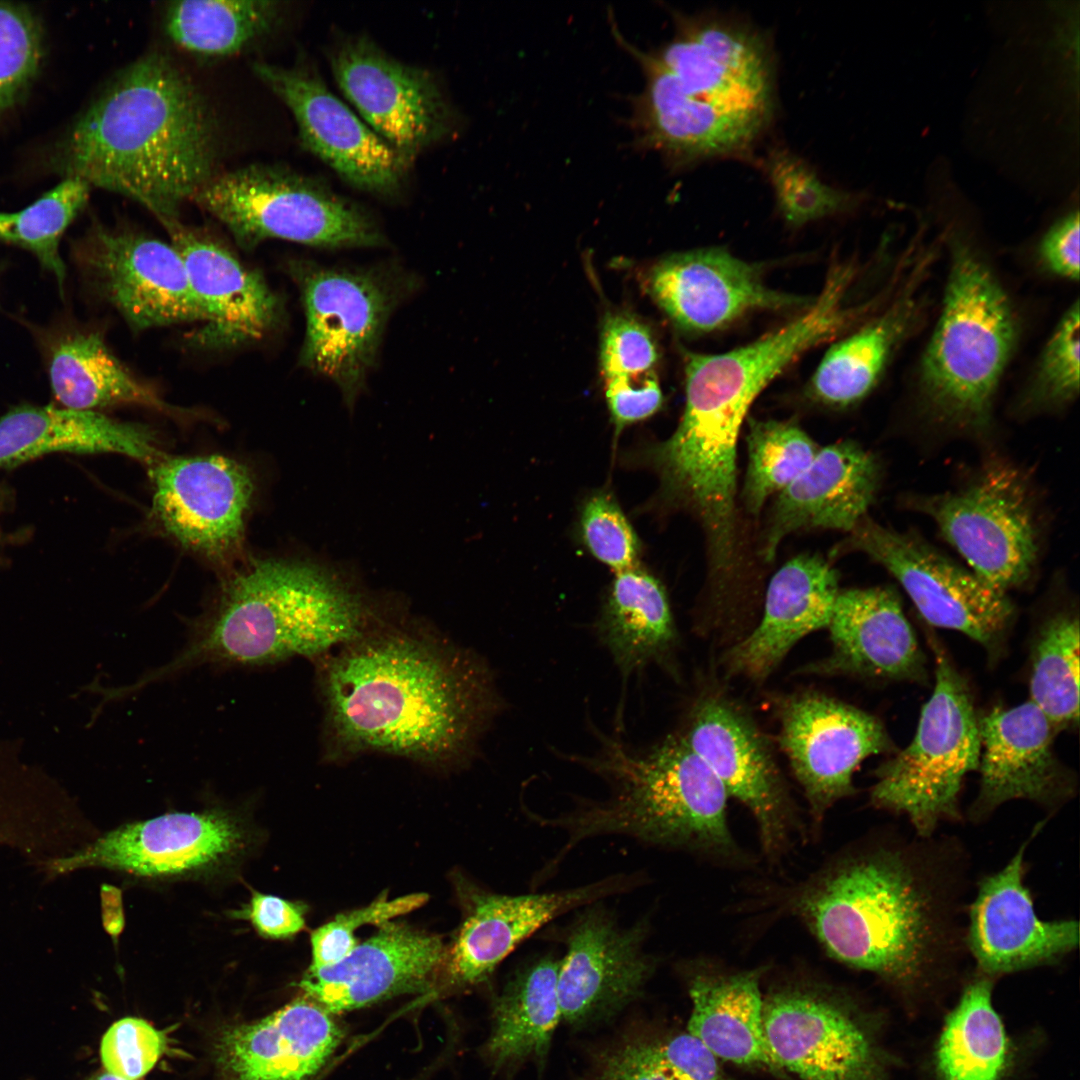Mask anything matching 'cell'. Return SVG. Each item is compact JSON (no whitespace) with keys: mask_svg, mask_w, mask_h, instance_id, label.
I'll return each instance as SVG.
<instances>
[{"mask_svg":"<svg viewBox=\"0 0 1080 1080\" xmlns=\"http://www.w3.org/2000/svg\"><path fill=\"white\" fill-rule=\"evenodd\" d=\"M581 526L584 541L598 560L615 572L637 567V537L610 496L598 494L585 504Z\"/></svg>","mask_w":1080,"mask_h":1080,"instance_id":"49","label":"cell"},{"mask_svg":"<svg viewBox=\"0 0 1080 1080\" xmlns=\"http://www.w3.org/2000/svg\"><path fill=\"white\" fill-rule=\"evenodd\" d=\"M239 245L282 239L322 248L373 247L385 238L367 211L318 178L254 164L215 174L191 197Z\"/></svg>","mask_w":1080,"mask_h":1080,"instance_id":"9","label":"cell"},{"mask_svg":"<svg viewBox=\"0 0 1080 1080\" xmlns=\"http://www.w3.org/2000/svg\"><path fill=\"white\" fill-rule=\"evenodd\" d=\"M658 352L654 339L638 320L623 314L608 315L600 337L603 379H642L655 375Z\"/></svg>","mask_w":1080,"mask_h":1080,"instance_id":"48","label":"cell"},{"mask_svg":"<svg viewBox=\"0 0 1080 1080\" xmlns=\"http://www.w3.org/2000/svg\"><path fill=\"white\" fill-rule=\"evenodd\" d=\"M1043 823L1002 869L979 881L967 908L966 950L976 972L993 979L1056 964L1079 946L1078 921L1040 919L1024 883L1025 852Z\"/></svg>","mask_w":1080,"mask_h":1080,"instance_id":"20","label":"cell"},{"mask_svg":"<svg viewBox=\"0 0 1080 1080\" xmlns=\"http://www.w3.org/2000/svg\"><path fill=\"white\" fill-rule=\"evenodd\" d=\"M235 913L238 918L248 919L260 935L268 938H288L305 927L303 905L259 892Z\"/></svg>","mask_w":1080,"mask_h":1080,"instance_id":"53","label":"cell"},{"mask_svg":"<svg viewBox=\"0 0 1080 1080\" xmlns=\"http://www.w3.org/2000/svg\"><path fill=\"white\" fill-rule=\"evenodd\" d=\"M52 453H117L149 465L162 456L150 430L98 411L23 404L0 417V468Z\"/></svg>","mask_w":1080,"mask_h":1080,"instance_id":"33","label":"cell"},{"mask_svg":"<svg viewBox=\"0 0 1080 1080\" xmlns=\"http://www.w3.org/2000/svg\"><path fill=\"white\" fill-rule=\"evenodd\" d=\"M591 1080H669L646 1056L639 1041L604 1055Z\"/></svg>","mask_w":1080,"mask_h":1080,"instance_id":"55","label":"cell"},{"mask_svg":"<svg viewBox=\"0 0 1080 1080\" xmlns=\"http://www.w3.org/2000/svg\"><path fill=\"white\" fill-rule=\"evenodd\" d=\"M559 961L547 955L515 972L493 1007L486 1050L495 1066L542 1059L561 1020L557 994Z\"/></svg>","mask_w":1080,"mask_h":1080,"instance_id":"38","label":"cell"},{"mask_svg":"<svg viewBox=\"0 0 1080 1080\" xmlns=\"http://www.w3.org/2000/svg\"><path fill=\"white\" fill-rule=\"evenodd\" d=\"M746 440L748 467L742 497L748 512L756 515L769 497L803 472L819 448L792 421L750 419Z\"/></svg>","mask_w":1080,"mask_h":1080,"instance_id":"43","label":"cell"},{"mask_svg":"<svg viewBox=\"0 0 1080 1080\" xmlns=\"http://www.w3.org/2000/svg\"><path fill=\"white\" fill-rule=\"evenodd\" d=\"M884 566L930 624L964 633L995 654L1014 618V606L968 571L911 534L866 516L844 544Z\"/></svg>","mask_w":1080,"mask_h":1080,"instance_id":"14","label":"cell"},{"mask_svg":"<svg viewBox=\"0 0 1080 1080\" xmlns=\"http://www.w3.org/2000/svg\"><path fill=\"white\" fill-rule=\"evenodd\" d=\"M216 122L192 81L153 52L130 64L74 123L60 151L65 177L124 195L161 223L216 172Z\"/></svg>","mask_w":1080,"mask_h":1080,"instance_id":"4","label":"cell"},{"mask_svg":"<svg viewBox=\"0 0 1080 1080\" xmlns=\"http://www.w3.org/2000/svg\"><path fill=\"white\" fill-rule=\"evenodd\" d=\"M90 1080H130V1079H126V1078L117 1076L115 1074L105 1072V1073H101V1074L93 1077Z\"/></svg>","mask_w":1080,"mask_h":1080,"instance_id":"56","label":"cell"},{"mask_svg":"<svg viewBox=\"0 0 1080 1080\" xmlns=\"http://www.w3.org/2000/svg\"><path fill=\"white\" fill-rule=\"evenodd\" d=\"M870 1016L839 992L795 984L763 998L762 1028L776 1064L801 1080H891Z\"/></svg>","mask_w":1080,"mask_h":1080,"instance_id":"12","label":"cell"},{"mask_svg":"<svg viewBox=\"0 0 1080 1080\" xmlns=\"http://www.w3.org/2000/svg\"><path fill=\"white\" fill-rule=\"evenodd\" d=\"M1016 337L1015 314L995 274L974 250L956 245L920 368V390L930 411L958 427L988 426Z\"/></svg>","mask_w":1080,"mask_h":1080,"instance_id":"7","label":"cell"},{"mask_svg":"<svg viewBox=\"0 0 1080 1080\" xmlns=\"http://www.w3.org/2000/svg\"><path fill=\"white\" fill-rule=\"evenodd\" d=\"M608 408L618 431L642 421L662 406L663 395L657 375L644 379H603Z\"/></svg>","mask_w":1080,"mask_h":1080,"instance_id":"52","label":"cell"},{"mask_svg":"<svg viewBox=\"0 0 1080 1080\" xmlns=\"http://www.w3.org/2000/svg\"><path fill=\"white\" fill-rule=\"evenodd\" d=\"M763 972L760 967L694 975L689 984L688 1033L717 1058L780 1075L783 1071L769 1052L762 1028Z\"/></svg>","mask_w":1080,"mask_h":1080,"instance_id":"34","label":"cell"},{"mask_svg":"<svg viewBox=\"0 0 1080 1080\" xmlns=\"http://www.w3.org/2000/svg\"><path fill=\"white\" fill-rule=\"evenodd\" d=\"M972 572L994 590L1025 583L1037 561L1038 536L1032 495L1013 464L992 459L963 489L912 497Z\"/></svg>","mask_w":1080,"mask_h":1080,"instance_id":"11","label":"cell"},{"mask_svg":"<svg viewBox=\"0 0 1080 1080\" xmlns=\"http://www.w3.org/2000/svg\"><path fill=\"white\" fill-rule=\"evenodd\" d=\"M330 66L361 119L409 161L450 132L453 114L431 71L394 58L367 37L342 42Z\"/></svg>","mask_w":1080,"mask_h":1080,"instance_id":"15","label":"cell"},{"mask_svg":"<svg viewBox=\"0 0 1080 1080\" xmlns=\"http://www.w3.org/2000/svg\"><path fill=\"white\" fill-rule=\"evenodd\" d=\"M994 979L976 972L947 1014L932 1053L935 1080H1009L1016 1048L993 1004Z\"/></svg>","mask_w":1080,"mask_h":1080,"instance_id":"35","label":"cell"},{"mask_svg":"<svg viewBox=\"0 0 1080 1080\" xmlns=\"http://www.w3.org/2000/svg\"><path fill=\"white\" fill-rule=\"evenodd\" d=\"M850 265L829 273L819 296L800 316L758 340L720 354L685 355V407L677 426L694 450L724 456L737 448L741 425L762 390L806 350L847 328Z\"/></svg>","mask_w":1080,"mask_h":1080,"instance_id":"8","label":"cell"},{"mask_svg":"<svg viewBox=\"0 0 1080 1080\" xmlns=\"http://www.w3.org/2000/svg\"><path fill=\"white\" fill-rule=\"evenodd\" d=\"M880 480L876 458L853 441L819 448L803 472L777 494L762 537L771 561L789 534L809 529L850 532L872 503Z\"/></svg>","mask_w":1080,"mask_h":1080,"instance_id":"29","label":"cell"},{"mask_svg":"<svg viewBox=\"0 0 1080 1080\" xmlns=\"http://www.w3.org/2000/svg\"><path fill=\"white\" fill-rule=\"evenodd\" d=\"M936 683L922 707L912 742L875 771L871 803L906 816L914 834L928 838L940 823L961 818L965 776L979 767V720L965 680L932 641Z\"/></svg>","mask_w":1080,"mask_h":1080,"instance_id":"10","label":"cell"},{"mask_svg":"<svg viewBox=\"0 0 1080 1080\" xmlns=\"http://www.w3.org/2000/svg\"><path fill=\"white\" fill-rule=\"evenodd\" d=\"M642 922L619 925L598 902L585 907L565 935L557 994L561 1019L582 1026L610 1016L641 992L654 969Z\"/></svg>","mask_w":1080,"mask_h":1080,"instance_id":"24","label":"cell"},{"mask_svg":"<svg viewBox=\"0 0 1080 1080\" xmlns=\"http://www.w3.org/2000/svg\"><path fill=\"white\" fill-rule=\"evenodd\" d=\"M918 306L910 291L877 318L832 345L811 378L809 391L813 398L838 408L864 398L912 328Z\"/></svg>","mask_w":1080,"mask_h":1080,"instance_id":"39","label":"cell"},{"mask_svg":"<svg viewBox=\"0 0 1080 1080\" xmlns=\"http://www.w3.org/2000/svg\"><path fill=\"white\" fill-rule=\"evenodd\" d=\"M47 367L52 393L64 408L98 411L134 404L161 412L175 411L139 382L96 332L58 336L48 348Z\"/></svg>","mask_w":1080,"mask_h":1080,"instance_id":"36","label":"cell"},{"mask_svg":"<svg viewBox=\"0 0 1080 1080\" xmlns=\"http://www.w3.org/2000/svg\"><path fill=\"white\" fill-rule=\"evenodd\" d=\"M979 730L981 777L971 820L981 822L1011 800L1055 809L1073 796L1074 776L1053 751L1056 730L1031 700L994 708L979 720Z\"/></svg>","mask_w":1080,"mask_h":1080,"instance_id":"26","label":"cell"},{"mask_svg":"<svg viewBox=\"0 0 1080 1080\" xmlns=\"http://www.w3.org/2000/svg\"><path fill=\"white\" fill-rule=\"evenodd\" d=\"M764 169L778 210L793 227L841 213L856 201L853 194L824 181L806 160L787 149L772 150Z\"/></svg>","mask_w":1080,"mask_h":1080,"instance_id":"44","label":"cell"},{"mask_svg":"<svg viewBox=\"0 0 1080 1080\" xmlns=\"http://www.w3.org/2000/svg\"><path fill=\"white\" fill-rule=\"evenodd\" d=\"M281 10L279 1H174L165 10V31L186 51L202 56H227L270 32Z\"/></svg>","mask_w":1080,"mask_h":1080,"instance_id":"40","label":"cell"},{"mask_svg":"<svg viewBox=\"0 0 1080 1080\" xmlns=\"http://www.w3.org/2000/svg\"><path fill=\"white\" fill-rule=\"evenodd\" d=\"M250 833L240 818L223 810L169 813L118 827L51 869L66 873L104 867L144 877L211 872L235 862Z\"/></svg>","mask_w":1080,"mask_h":1080,"instance_id":"19","label":"cell"},{"mask_svg":"<svg viewBox=\"0 0 1080 1080\" xmlns=\"http://www.w3.org/2000/svg\"><path fill=\"white\" fill-rule=\"evenodd\" d=\"M162 224L207 315L203 326L189 336L191 344L230 348L259 340L274 328L280 320V301L259 273L178 219Z\"/></svg>","mask_w":1080,"mask_h":1080,"instance_id":"28","label":"cell"},{"mask_svg":"<svg viewBox=\"0 0 1080 1080\" xmlns=\"http://www.w3.org/2000/svg\"><path fill=\"white\" fill-rule=\"evenodd\" d=\"M42 57L38 18L22 5L0 2V117L24 96Z\"/></svg>","mask_w":1080,"mask_h":1080,"instance_id":"45","label":"cell"},{"mask_svg":"<svg viewBox=\"0 0 1080 1080\" xmlns=\"http://www.w3.org/2000/svg\"><path fill=\"white\" fill-rule=\"evenodd\" d=\"M778 712L779 743L815 823L854 793L853 773L863 760L894 749L879 719L818 692L793 694Z\"/></svg>","mask_w":1080,"mask_h":1080,"instance_id":"18","label":"cell"},{"mask_svg":"<svg viewBox=\"0 0 1080 1080\" xmlns=\"http://www.w3.org/2000/svg\"><path fill=\"white\" fill-rule=\"evenodd\" d=\"M80 259L99 293L135 330L207 321L171 243L96 228L80 249Z\"/></svg>","mask_w":1080,"mask_h":1080,"instance_id":"21","label":"cell"},{"mask_svg":"<svg viewBox=\"0 0 1080 1080\" xmlns=\"http://www.w3.org/2000/svg\"><path fill=\"white\" fill-rule=\"evenodd\" d=\"M1079 213L1058 220L1040 244V258L1049 271L1072 281L1079 278Z\"/></svg>","mask_w":1080,"mask_h":1080,"instance_id":"54","label":"cell"},{"mask_svg":"<svg viewBox=\"0 0 1080 1080\" xmlns=\"http://www.w3.org/2000/svg\"><path fill=\"white\" fill-rule=\"evenodd\" d=\"M1031 701L1055 730L1079 721V620L1069 611L1041 626L1032 650Z\"/></svg>","mask_w":1080,"mask_h":1080,"instance_id":"41","label":"cell"},{"mask_svg":"<svg viewBox=\"0 0 1080 1080\" xmlns=\"http://www.w3.org/2000/svg\"><path fill=\"white\" fill-rule=\"evenodd\" d=\"M598 633L625 675L663 659L677 634L658 580L638 567L616 572Z\"/></svg>","mask_w":1080,"mask_h":1080,"instance_id":"37","label":"cell"},{"mask_svg":"<svg viewBox=\"0 0 1080 1080\" xmlns=\"http://www.w3.org/2000/svg\"><path fill=\"white\" fill-rule=\"evenodd\" d=\"M1079 303L1064 313L1049 338L1038 363L1029 401L1038 407L1071 402L1079 392Z\"/></svg>","mask_w":1080,"mask_h":1080,"instance_id":"46","label":"cell"},{"mask_svg":"<svg viewBox=\"0 0 1080 1080\" xmlns=\"http://www.w3.org/2000/svg\"><path fill=\"white\" fill-rule=\"evenodd\" d=\"M166 1049V1038L145 1020L123 1018L104 1034L100 1056L107 1072L136 1080L147 1074Z\"/></svg>","mask_w":1080,"mask_h":1080,"instance_id":"50","label":"cell"},{"mask_svg":"<svg viewBox=\"0 0 1080 1080\" xmlns=\"http://www.w3.org/2000/svg\"><path fill=\"white\" fill-rule=\"evenodd\" d=\"M640 882L632 875H614L572 889L507 895L464 887V918L446 948L442 975L454 987L487 981L498 965L522 942L555 918Z\"/></svg>","mask_w":1080,"mask_h":1080,"instance_id":"23","label":"cell"},{"mask_svg":"<svg viewBox=\"0 0 1080 1080\" xmlns=\"http://www.w3.org/2000/svg\"><path fill=\"white\" fill-rule=\"evenodd\" d=\"M839 592L837 572L824 558L790 559L770 580L759 624L724 654L726 672L764 681L799 640L828 627Z\"/></svg>","mask_w":1080,"mask_h":1080,"instance_id":"31","label":"cell"},{"mask_svg":"<svg viewBox=\"0 0 1080 1080\" xmlns=\"http://www.w3.org/2000/svg\"><path fill=\"white\" fill-rule=\"evenodd\" d=\"M588 762L610 784L611 795L545 820L568 834L557 860L580 841L603 835L712 856L735 855L726 815L729 796L681 735L669 736L644 752L607 741Z\"/></svg>","mask_w":1080,"mask_h":1080,"instance_id":"6","label":"cell"},{"mask_svg":"<svg viewBox=\"0 0 1080 1080\" xmlns=\"http://www.w3.org/2000/svg\"><path fill=\"white\" fill-rule=\"evenodd\" d=\"M329 1011L307 995L220 1038L218 1058L236 1080H305L341 1042Z\"/></svg>","mask_w":1080,"mask_h":1080,"instance_id":"32","label":"cell"},{"mask_svg":"<svg viewBox=\"0 0 1080 1080\" xmlns=\"http://www.w3.org/2000/svg\"><path fill=\"white\" fill-rule=\"evenodd\" d=\"M90 185L77 177H65L35 202L16 212L0 211V241L30 251L63 288L66 268L59 252L60 241L85 207Z\"/></svg>","mask_w":1080,"mask_h":1080,"instance_id":"42","label":"cell"},{"mask_svg":"<svg viewBox=\"0 0 1080 1080\" xmlns=\"http://www.w3.org/2000/svg\"><path fill=\"white\" fill-rule=\"evenodd\" d=\"M445 955L440 937L389 921L338 963L308 969L300 987L331 1014L342 1013L430 990L442 974Z\"/></svg>","mask_w":1080,"mask_h":1080,"instance_id":"27","label":"cell"},{"mask_svg":"<svg viewBox=\"0 0 1080 1080\" xmlns=\"http://www.w3.org/2000/svg\"><path fill=\"white\" fill-rule=\"evenodd\" d=\"M671 40L653 51L612 34L640 65L643 91L630 119L639 148L674 167L748 152L770 126L775 68L766 37L718 15L676 14Z\"/></svg>","mask_w":1080,"mask_h":1080,"instance_id":"3","label":"cell"},{"mask_svg":"<svg viewBox=\"0 0 1080 1080\" xmlns=\"http://www.w3.org/2000/svg\"><path fill=\"white\" fill-rule=\"evenodd\" d=\"M639 1044L669 1080H727L718 1058L688 1032L662 1041H639Z\"/></svg>","mask_w":1080,"mask_h":1080,"instance_id":"51","label":"cell"},{"mask_svg":"<svg viewBox=\"0 0 1080 1080\" xmlns=\"http://www.w3.org/2000/svg\"><path fill=\"white\" fill-rule=\"evenodd\" d=\"M964 864L951 839L896 834L817 874L794 911L835 960L904 997L925 995L967 952Z\"/></svg>","mask_w":1080,"mask_h":1080,"instance_id":"1","label":"cell"},{"mask_svg":"<svg viewBox=\"0 0 1080 1080\" xmlns=\"http://www.w3.org/2000/svg\"><path fill=\"white\" fill-rule=\"evenodd\" d=\"M831 653L806 672L926 679V660L899 597L889 588L840 590L828 624Z\"/></svg>","mask_w":1080,"mask_h":1080,"instance_id":"30","label":"cell"},{"mask_svg":"<svg viewBox=\"0 0 1080 1080\" xmlns=\"http://www.w3.org/2000/svg\"><path fill=\"white\" fill-rule=\"evenodd\" d=\"M253 70L290 110L305 150L360 191L381 197L400 192L411 161L334 95L317 72L260 62Z\"/></svg>","mask_w":1080,"mask_h":1080,"instance_id":"16","label":"cell"},{"mask_svg":"<svg viewBox=\"0 0 1080 1080\" xmlns=\"http://www.w3.org/2000/svg\"><path fill=\"white\" fill-rule=\"evenodd\" d=\"M647 288L677 328L711 332L758 310L807 306V299L768 287L755 265L720 248L681 252L659 260Z\"/></svg>","mask_w":1080,"mask_h":1080,"instance_id":"25","label":"cell"},{"mask_svg":"<svg viewBox=\"0 0 1080 1080\" xmlns=\"http://www.w3.org/2000/svg\"><path fill=\"white\" fill-rule=\"evenodd\" d=\"M323 691L339 746L430 763L463 756L497 705L471 656L402 631L344 645L327 664Z\"/></svg>","mask_w":1080,"mask_h":1080,"instance_id":"2","label":"cell"},{"mask_svg":"<svg viewBox=\"0 0 1080 1080\" xmlns=\"http://www.w3.org/2000/svg\"><path fill=\"white\" fill-rule=\"evenodd\" d=\"M150 466L153 514L167 534L212 560L239 552L253 492L243 465L209 455L161 456Z\"/></svg>","mask_w":1080,"mask_h":1080,"instance_id":"22","label":"cell"},{"mask_svg":"<svg viewBox=\"0 0 1080 1080\" xmlns=\"http://www.w3.org/2000/svg\"><path fill=\"white\" fill-rule=\"evenodd\" d=\"M428 900L424 893H414L388 900L378 897L367 906L340 913L332 921L311 934L312 963L309 969H319L338 963L358 945L355 931L365 925H382L423 906Z\"/></svg>","mask_w":1080,"mask_h":1080,"instance_id":"47","label":"cell"},{"mask_svg":"<svg viewBox=\"0 0 1080 1080\" xmlns=\"http://www.w3.org/2000/svg\"><path fill=\"white\" fill-rule=\"evenodd\" d=\"M681 736L728 796L750 810L766 854L780 853L795 827V808L770 745L752 716L728 696L710 691L696 701Z\"/></svg>","mask_w":1080,"mask_h":1080,"instance_id":"17","label":"cell"},{"mask_svg":"<svg viewBox=\"0 0 1080 1080\" xmlns=\"http://www.w3.org/2000/svg\"><path fill=\"white\" fill-rule=\"evenodd\" d=\"M370 618L367 600L335 570L309 561L256 560L223 585L181 652L131 690L204 664L259 666L318 656L361 638Z\"/></svg>","mask_w":1080,"mask_h":1080,"instance_id":"5","label":"cell"},{"mask_svg":"<svg viewBox=\"0 0 1080 1080\" xmlns=\"http://www.w3.org/2000/svg\"><path fill=\"white\" fill-rule=\"evenodd\" d=\"M306 332L302 365L331 380L351 409L373 367L395 293L374 271L297 264Z\"/></svg>","mask_w":1080,"mask_h":1080,"instance_id":"13","label":"cell"}]
</instances>
